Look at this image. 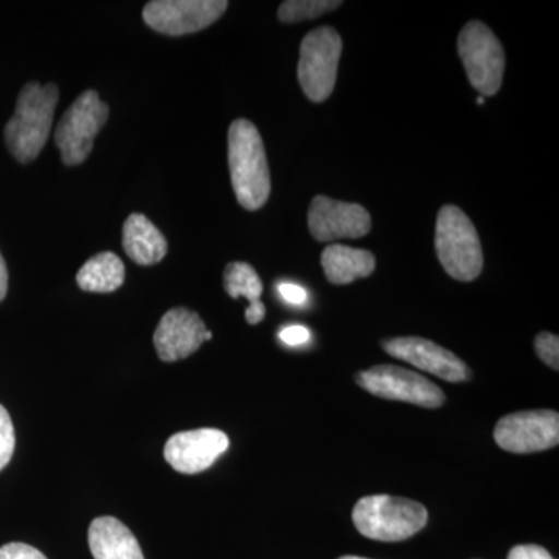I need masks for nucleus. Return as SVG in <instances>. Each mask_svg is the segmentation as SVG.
Instances as JSON below:
<instances>
[{"label": "nucleus", "mask_w": 559, "mask_h": 559, "mask_svg": "<svg viewBox=\"0 0 559 559\" xmlns=\"http://www.w3.org/2000/svg\"><path fill=\"white\" fill-rule=\"evenodd\" d=\"M58 100L60 90L57 84L40 86L32 81L22 87L14 116L5 127L7 146L21 164H31L46 146Z\"/></svg>", "instance_id": "1"}, {"label": "nucleus", "mask_w": 559, "mask_h": 559, "mask_svg": "<svg viewBox=\"0 0 559 559\" xmlns=\"http://www.w3.org/2000/svg\"><path fill=\"white\" fill-rule=\"evenodd\" d=\"M229 168L235 197L246 210H259L271 194V175L263 139L252 121L235 120L229 128Z\"/></svg>", "instance_id": "2"}, {"label": "nucleus", "mask_w": 559, "mask_h": 559, "mask_svg": "<svg viewBox=\"0 0 559 559\" xmlns=\"http://www.w3.org/2000/svg\"><path fill=\"white\" fill-rule=\"evenodd\" d=\"M353 524L366 538L399 543L425 528L428 510L411 499L388 495L367 496L353 509Z\"/></svg>", "instance_id": "3"}, {"label": "nucleus", "mask_w": 559, "mask_h": 559, "mask_svg": "<svg viewBox=\"0 0 559 559\" xmlns=\"http://www.w3.org/2000/svg\"><path fill=\"white\" fill-rule=\"evenodd\" d=\"M437 257L444 271L459 282H473L484 267V252L476 227L462 209L444 205L436 229Z\"/></svg>", "instance_id": "4"}, {"label": "nucleus", "mask_w": 559, "mask_h": 559, "mask_svg": "<svg viewBox=\"0 0 559 559\" xmlns=\"http://www.w3.org/2000/svg\"><path fill=\"white\" fill-rule=\"evenodd\" d=\"M109 119V106L100 100L97 92L86 91L66 110L55 142L61 151L62 164L68 167L83 164L94 148V140Z\"/></svg>", "instance_id": "5"}, {"label": "nucleus", "mask_w": 559, "mask_h": 559, "mask_svg": "<svg viewBox=\"0 0 559 559\" xmlns=\"http://www.w3.org/2000/svg\"><path fill=\"white\" fill-rule=\"evenodd\" d=\"M460 60L474 90L492 97L502 86L506 53L495 33L479 21H471L459 35Z\"/></svg>", "instance_id": "6"}, {"label": "nucleus", "mask_w": 559, "mask_h": 559, "mask_svg": "<svg viewBox=\"0 0 559 559\" xmlns=\"http://www.w3.org/2000/svg\"><path fill=\"white\" fill-rule=\"evenodd\" d=\"M341 55L342 39L334 28H318L301 40L299 81L311 102H325L333 94Z\"/></svg>", "instance_id": "7"}, {"label": "nucleus", "mask_w": 559, "mask_h": 559, "mask_svg": "<svg viewBox=\"0 0 559 559\" xmlns=\"http://www.w3.org/2000/svg\"><path fill=\"white\" fill-rule=\"evenodd\" d=\"M356 384L384 400L406 401L426 409H439L444 404V393L439 385L421 374L396 366H374L359 371Z\"/></svg>", "instance_id": "8"}, {"label": "nucleus", "mask_w": 559, "mask_h": 559, "mask_svg": "<svg viewBox=\"0 0 559 559\" xmlns=\"http://www.w3.org/2000/svg\"><path fill=\"white\" fill-rule=\"evenodd\" d=\"M227 7L226 0H154L143 9V21L162 35H191L215 24Z\"/></svg>", "instance_id": "9"}, {"label": "nucleus", "mask_w": 559, "mask_h": 559, "mask_svg": "<svg viewBox=\"0 0 559 559\" xmlns=\"http://www.w3.org/2000/svg\"><path fill=\"white\" fill-rule=\"evenodd\" d=\"M496 443L513 454L550 450L559 443V415L555 411H527L500 418Z\"/></svg>", "instance_id": "10"}, {"label": "nucleus", "mask_w": 559, "mask_h": 559, "mask_svg": "<svg viewBox=\"0 0 559 559\" xmlns=\"http://www.w3.org/2000/svg\"><path fill=\"white\" fill-rule=\"evenodd\" d=\"M308 226L318 241L362 238L371 229L370 213L362 205L316 197L308 212Z\"/></svg>", "instance_id": "11"}, {"label": "nucleus", "mask_w": 559, "mask_h": 559, "mask_svg": "<svg viewBox=\"0 0 559 559\" xmlns=\"http://www.w3.org/2000/svg\"><path fill=\"white\" fill-rule=\"evenodd\" d=\"M229 437L219 429L204 428L175 433L165 444V460L182 474L209 469L227 450Z\"/></svg>", "instance_id": "12"}, {"label": "nucleus", "mask_w": 559, "mask_h": 559, "mask_svg": "<svg viewBox=\"0 0 559 559\" xmlns=\"http://www.w3.org/2000/svg\"><path fill=\"white\" fill-rule=\"evenodd\" d=\"M382 348L393 358L404 360L419 370L448 382H463L469 378V369L450 349L423 337H395L382 342Z\"/></svg>", "instance_id": "13"}, {"label": "nucleus", "mask_w": 559, "mask_h": 559, "mask_svg": "<svg viewBox=\"0 0 559 559\" xmlns=\"http://www.w3.org/2000/svg\"><path fill=\"white\" fill-rule=\"evenodd\" d=\"M204 320L187 308H173L165 312L154 333V347L165 362L189 358L205 342Z\"/></svg>", "instance_id": "14"}, {"label": "nucleus", "mask_w": 559, "mask_h": 559, "mask_svg": "<svg viewBox=\"0 0 559 559\" xmlns=\"http://www.w3.org/2000/svg\"><path fill=\"white\" fill-rule=\"evenodd\" d=\"M90 547L95 559H145L131 530L116 518L102 516L92 522Z\"/></svg>", "instance_id": "15"}, {"label": "nucleus", "mask_w": 559, "mask_h": 559, "mask_svg": "<svg viewBox=\"0 0 559 559\" xmlns=\"http://www.w3.org/2000/svg\"><path fill=\"white\" fill-rule=\"evenodd\" d=\"M123 249L140 266H153L165 259L168 245L162 231L145 215L132 213L124 221Z\"/></svg>", "instance_id": "16"}, {"label": "nucleus", "mask_w": 559, "mask_h": 559, "mask_svg": "<svg viewBox=\"0 0 559 559\" xmlns=\"http://www.w3.org/2000/svg\"><path fill=\"white\" fill-rule=\"evenodd\" d=\"M377 260L369 250L331 245L323 250L322 267L333 285H348L355 280L373 274Z\"/></svg>", "instance_id": "17"}, {"label": "nucleus", "mask_w": 559, "mask_h": 559, "mask_svg": "<svg viewBox=\"0 0 559 559\" xmlns=\"http://www.w3.org/2000/svg\"><path fill=\"white\" fill-rule=\"evenodd\" d=\"M224 288L231 299L245 297L249 300L246 320L250 325H257L264 319L266 307L260 300L261 294H263V283L250 264L241 263V261L227 264L226 271H224Z\"/></svg>", "instance_id": "18"}, {"label": "nucleus", "mask_w": 559, "mask_h": 559, "mask_svg": "<svg viewBox=\"0 0 559 559\" xmlns=\"http://www.w3.org/2000/svg\"><path fill=\"white\" fill-rule=\"evenodd\" d=\"M123 261L112 252H102L92 257L76 274V283L86 293H114L123 285Z\"/></svg>", "instance_id": "19"}, {"label": "nucleus", "mask_w": 559, "mask_h": 559, "mask_svg": "<svg viewBox=\"0 0 559 559\" xmlns=\"http://www.w3.org/2000/svg\"><path fill=\"white\" fill-rule=\"evenodd\" d=\"M340 0H288L278 9V20L285 24H297L301 21L314 20L330 11L340 9Z\"/></svg>", "instance_id": "20"}, {"label": "nucleus", "mask_w": 559, "mask_h": 559, "mask_svg": "<svg viewBox=\"0 0 559 559\" xmlns=\"http://www.w3.org/2000/svg\"><path fill=\"white\" fill-rule=\"evenodd\" d=\"M14 447H16V437H14L13 421L9 411L0 406V471L9 465Z\"/></svg>", "instance_id": "21"}, {"label": "nucleus", "mask_w": 559, "mask_h": 559, "mask_svg": "<svg viewBox=\"0 0 559 559\" xmlns=\"http://www.w3.org/2000/svg\"><path fill=\"white\" fill-rule=\"evenodd\" d=\"M536 355L555 371L559 370V340L557 334L540 333L535 340Z\"/></svg>", "instance_id": "22"}, {"label": "nucleus", "mask_w": 559, "mask_h": 559, "mask_svg": "<svg viewBox=\"0 0 559 559\" xmlns=\"http://www.w3.org/2000/svg\"><path fill=\"white\" fill-rule=\"evenodd\" d=\"M0 559H47L46 555L40 554L35 547L28 544L10 543L0 547Z\"/></svg>", "instance_id": "23"}, {"label": "nucleus", "mask_w": 559, "mask_h": 559, "mask_svg": "<svg viewBox=\"0 0 559 559\" xmlns=\"http://www.w3.org/2000/svg\"><path fill=\"white\" fill-rule=\"evenodd\" d=\"M280 340L283 344L290 345V347H297V345L307 344L310 341L311 334L307 326L290 325L280 331Z\"/></svg>", "instance_id": "24"}, {"label": "nucleus", "mask_w": 559, "mask_h": 559, "mask_svg": "<svg viewBox=\"0 0 559 559\" xmlns=\"http://www.w3.org/2000/svg\"><path fill=\"white\" fill-rule=\"evenodd\" d=\"M507 559H555L544 547L535 546V544H525V546H516L510 550Z\"/></svg>", "instance_id": "25"}, {"label": "nucleus", "mask_w": 559, "mask_h": 559, "mask_svg": "<svg viewBox=\"0 0 559 559\" xmlns=\"http://www.w3.org/2000/svg\"><path fill=\"white\" fill-rule=\"evenodd\" d=\"M278 293L283 300L290 305H304L308 299L307 290L296 285V283H280Z\"/></svg>", "instance_id": "26"}, {"label": "nucleus", "mask_w": 559, "mask_h": 559, "mask_svg": "<svg viewBox=\"0 0 559 559\" xmlns=\"http://www.w3.org/2000/svg\"><path fill=\"white\" fill-rule=\"evenodd\" d=\"M7 290H9V270H7L5 260L0 253V301L5 299Z\"/></svg>", "instance_id": "27"}, {"label": "nucleus", "mask_w": 559, "mask_h": 559, "mask_svg": "<svg viewBox=\"0 0 559 559\" xmlns=\"http://www.w3.org/2000/svg\"><path fill=\"white\" fill-rule=\"evenodd\" d=\"M340 559H369V558H360V557H341Z\"/></svg>", "instance_id": "28"}, {"label": "nucleus", "mask_w": 559, "mask_h": 559, "mask_svg": "<svg viewBox=\"0 0 559 559\" xmlns=\"http://www.w3.org/2000/svg\"><path fill=\"white\" fill-rule=\"evenodd\" d=\"M477 103H479V105H484L485 98L484 97L477 98Z\"/></svg>", "instance_id": "29"}]
</instances>
